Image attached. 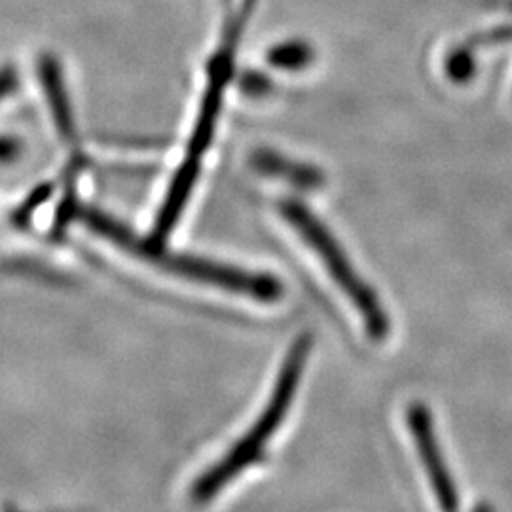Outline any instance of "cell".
Segmentation results:
<instances>
[{"instance_id":"cell-7","label":"cell","mask_w":512,"mask_h":512,"mask_svg":"<svg viewBox=\"0 0 512 512\" xmlns=\"http://www.w3.org/2000/svg\"><path fill=\"white\" fill-rule=\"evenodd\" d=\"M253 165L260 173L279 177L298 188H317L325 183V177L317 167L294 162L272 150H256Z\"/></svg>"},{"instance_id":"cell-10","label":"cell","mask_w":512,"mask_h":512,"mask_svg":"<svg viewBox=\"0 0 512 512\" xmlns=\"http://www.w3.org/2000/svg\"><path fill=\"white\" fill-rule=\"evenodd\" d=\"M241 90L253 97H260L272 90V82L266 74L249 71L241 76Z\"/></svg>"},{"instance_id":"cell-4","label":"cell","mask_w":512,"mask_h":512,"mask_svg":"<svg viewBox=\"0 0 512 512\" xmlns=\"http://www.w3.org/2000/svg\"><path fill=\"white\" fill-rule=\"evenodd\" d=\"M406 420H408V429L412 433V439L418 446L425 473L429 476L431 486L439 497L440 507L446 511H456L458 509V490H456L454 478L448 471V465L442 458V450H440L439 440H437L431 412L427 410L425 404H410V408L406 412Z\"/></svg>"},{"instance_id":"cell-6","label":"cell","mask_w":512,"mask_h":512,"mask_svg":"<svg viewBox=\"0 0 512 512\" xmlns=\"http://www.w3.org/2000/svg\"><path fill=\"white\" fill-rule=\"evenodd\" d=\"M198 175H200V160L186 156L181 167L177 169L173 181L169 184L164 205L160 209V215H158L154 230H152L154 241H162L167 238L169 232L177 226V222L183 215L184 205L188 202L192 188L198 181Z\"/></svg>"},{"instance_id":"cell-5","label":"cell","mask_w":512,"mask_h":512,"mask_svg":"<svg viewBox=\"0 0 512 512\" xmlns=\"http://www.w3.org/2000/svg\"><path fill=\"white\" fill-rule=\"evenodd\" d=\"M228 78H230V59H228V55H217L209 69V86H207V92L203 97L202 110H200V116H198V122L194 128V135H192V139L188 143V150H186L188 158L200 160L211 145Z\"/></svg>"},{"instance_id":"cell-1","label":"cell","mask_w":512,"mask_h":512,"mask_svg":"<svg viewBox=\"0 0 512 512\" xmlns=\"http://www.w3.org/2000/svg\"><path fill=\"white\" fill-rule=\"evenodd\" d=\"M86 220L99 234L107 236L114 243H118L120 247L128 249L129 253L141 256L156 266H162L171 274L183 275V277L194 279V281L209 283V285H215V287L232 291V293L249 294V296H255L264 302H274L283 294V285L272 275L251 274V272H243L239 268L224 266V264L211 262L205 258L171 253L164 249L158 241L139 238L131 230L124 228L122 224L114 222L105 215H99V213H86Z\"/></svg>"},{"instance_id":"cell-11","label":"cell","mask_w":512,"mask_h":512,"mask_svg":"<svg viewBox=\"0 0 512 512\" xmlns=\"http://www.w3.org/2000/svg\"><path fill=\"white\" fill-rule=\"evenodd\" d=\"M16 88V73L14 69H2L0 71V97L12 92Z\"/></svg>"},{"instance_id":"cell-8","label":"cell","mask_w":512,"mask_h":512,"mask_svg":"<svg viewBox=\"0 0 512 512\" xmlns=\"http://www.w3.org/2000/svg\"><path fill=\"white\" fill-rule=\"evenodd\" d=\"M313 55L315 52L306 40H287L268 52V63L275 69L298 71L310 65Z\"/></svg>"},{"instance_id":"cell-2","label":"cell","mask_w":512,"mask_h":512,"mask_svg":"<svg viewBox=\"0 0 512 512\" xmlns=\"http://www.w3.org/2000/svg\"><path fill=\"white\" fill-rule=\"evenodd\" d=\"M311 349L310 334H302L289 351L283 368L279 372V378L275 382L272 399L266 406V410L256 420L255 427L239 440L238 444L220 459L217 465H213L207 473H203L198 482L192 488V497L196 501H207L213 495L222 490L234 476H238L247 465L260 458L262 448L268 440L272 439L279 425L285 420L289 406L293 403L296 387L300 384L302 370L306 365L308 353Z\"/></svg>"},{"instance_id":"cell-9","label":"cell","mask_w":512,"mask_h":512,"mask_svg":"<svg viewBox=\"0 0 512 512\" xmlns=\"http://www.w3.org/2000/svg\"><path fill=\"white\" fill-rule=\"evenodd\" d=\"M475 71V57L465 48L454 50L450 57H448V61H446V73L454 82H467V80H471L475 76Z\"/></svg>"},{"instance_id":"cell-3","label":"cell","mask_w":512,"mask_h":512,"mask_svg":"<svg viewBox=\"0 0 512 512\" xmlns=\"http://www.w3.org/2000/svg\"><path fill=\"white\" fill-rule=\"evenodd\" d=\"M281 215L293 226L302 239L319 255L330 277L346 293L351 304L359 310L365 321L366 332L374 340H382L389 332V317L385 313L374 289L355 272L344 249L338 245L329 228L317 219L304 203L285 200L279 205Z\"/></svg>"}]
</instances>
